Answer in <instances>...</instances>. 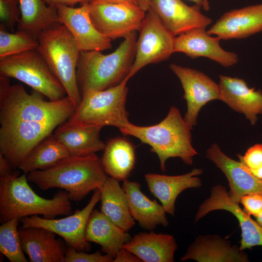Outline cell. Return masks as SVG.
Instances as JSON below:
<instances>
[{
	"instance_id": "1",
	"label": "cell",
	"mask_w": 262,
	"mask_h": 262,
	"mask_svg": "<svg viewBox=\"0 0 262 262\" xmlns=\"http://www.w3.org/2000/svg\"><path fill=\"white\" fill-rule=\"evenodd\" d=\"M39 92L28 93L19 83L0 76V152L14 168L66 121L76 107L67 96L47 100Z\"/></svg>"
},
{
	"instance_id": "2",
	"label": "cell",
	"mask_w": 262,
	"mask_h": 262,
	"mask_svg": "<svg viewBox=\"0 0 262 262\" xmlns=\"http://www.w3.org/2000/svg\"><path fill=\"white\" fill-rule=\"evenodd\" d=\"M96 154L69 156L54 166L28 173V181L43 190L59 188L68 192L71 200L78 202L91 191L99 188L107 178Z\"/></svg>"
},
{
	"instance_id": "3",
	"label": "cell",
	"mask_w": 262,
	"mask_h": 262,
	"mask_svg": "<svg viewBox=\"0 0 262 262\" xmlns=\"http://www.w3.org/2000/svg\"><path fill=\"white\" fill-rule=\"evenodd\" d=\"M19 171L0 177V222L15 217L20 218L35 215L53 219L72 213L67 192L57 193L52 198L38 196L28 184L26 174L19 176Z\"/></svg>"
},
{
	"instance_id": "4",
	"label": "cell",
	"mask_w": 262,
	"mask_h": 262,
	"mask_svg": "<svg viewBox=\"0 0 262 262\" xmlns=\"http://www.w3.org/2000/svg\"><path fill=\"white\" fill-rule=\"evenodd\" d=\"M137 31L124 38L112 53L81 51L77 68V79L82 95L103 90L120 83L129 75L136 50Z\"/></svg>"
},
{
	"instance_id": "5",
	"label": "cell",
	"mask_w": 262,
	"mask_h": 262,
	"mask_svg": "<svg viewBox=\"0 0 262 262\" xmlns=\"http://www.w3.org/2000/svg\"><path fill=\"white\" fill-rule=\"evenodd\" d=\"M119 130L123 135L132 136L150 146L151 151L158 157L163 171H166V162L170 158L178 157L185 164L192 165L194 157L198 154L191 143L192 129L174 106L157 124L139 126L130 122Z\"/></svg>"
},
{
	"instance_id": "6",
	"label": "cell",
	"mask_w": 262,
	"mask_h": 262,
	"mask_svg": "<svg viewBox=\"0 0 262 262\" xmlns=\"http://www.w3.org/2000/svg\"><path fill=\"white\" fill-rule=\"evenodd\" d=\"M36 50L64 87L76 108L82 96L77 79L81 51L68 29L61 23L43 31L38 37Z\"/></svg>"
},
{
	"instance_id": "7",
	"label": "cell",
	"mask_w": 262,
	"mask_h": 262,
	"mask_svg": "<svg viewBox=\"0 0 262 262\" xmlns=\"http://www.w3.org/2000/svg\"><path fill=\"white\" fill-rule=\"evenodd\" d=\"M127 82L124 79L115 86L83 94L80 103L67 121L101 127L111 126L119 129L125 127L130 123L126 109Z\"/></svg>"
},
{
	"instance_id": "8",
	"label": "cell",
	"mask_w": 262,
	"mask_h": 262,
	"mask_svg": "<svg viewBox=\"0 0 262 262\" xmlns=\"http://www.w3.org/2000/svg\"><path fill=\"white\" fill-rule=\"evenodd\" d=\"M0 76L16 79L55 101L66 97L61 83L36 49L0 59Z\"/></svg>"
},
{
	"instance_id": "9",
	"label": "cell",
	"mask_w": 262,
	"mask_h": 262,
	"mask_svg": "<svg viewBox=\"0 0 262 262\" xmlns=\"http://www.w3.org/2000/svg\"><path fill=\"white\" fill-rule=\"evenodd\" d=\"M138 31L135 59L125 79L128 81L146 66L166 60L174 53L176 36L150 7L146 12Z\"/></svg>"
},
{
	"instance_id": "10",
	"label": "cell",
	"mask_w": 262,
	"mask_h": 262,
	"mask_svg": "<svg viewBox=\"0 0 262 262\" xmlns=\"http://www.w3.org/2000/svg\"><path fill=\"white\" fill-rule=\"evenodd\" d=\"M89 8L96 29L112 40L138 31L146 13L137 4L127 2H89Z\"/></svg>"
},
{
	"instance_id": "11",
	"label": "cell",
	"mask_w": 262,
	"mask_h": 262,
	"mask_svg": "<svg viewBox=\"0 0 262 262\" xmlns=\"http://www.w3.org/2000/svg\"><path fill=\"white\" fill-rule=\"evenodd\" d=\"M100 191L94 190L91 198L81 210L60 219H48L37 215L19 219L23 227H39L47 229L62 237L71 246L78 251H89L91 248L85 239L87 223L92 211L100 200Z\"/></svg>"
},
{
	"instance_id": "12",
	"label": "cell",
	"mask_w": 262,
	"mask_h": 262,
	"mask_svg": "<svg viewBox=\"0 0 262 262\" xmlns=\"http://www.w3.org/2000/svg\"><path fill=\"white\" fill-rule=\"evenodd\" d=\"M215 210L228 211L238 220L241 229L239 247L241 250L262 246V227L242 209L239 203L231 198L226 188L220 184L212 188L210 197L198 207L194 222H197L210 212Z\"/></svg>"
},
{
	"instance_id": "13",
	"label": "cell",
	"mask_w": 262,
	"mask_h": 262,
	"mask_svg": "<svg viewBox=\"0 0 262 262\" xmlns=\"http://www.w3.org/2000/svg\"><path fill=\"white\" fill-rule=\"evenodd\" d=\"M169 68L180 80L187 102V112L183 117L193 129L201 108L208 102L220 100L218 84L198 70L171 64Z\"/></svg>"
},
{
	"instance_id": "14",
	"label": "cell",
	"mask_w": 262,
	"mask_h": 262,
	"mask_svg": "<svg viewBox=\"0 0 262 262\" xmlns=\"http://www.w3.org/2000/svg\"><path fill=\"white\" fill-rule=\"evenodd\" d=\"M89 3L82 4L77 8L57 6L59 20L72 34L81 51H102L110 49L112 40L100 33L91 21Z\"/></svg>"
},
{
	"instance_id": "15",
	"label": "cell",
	"mask_w": 262,
	"mask_h": 262,
	"mask_svg": "<svg viewBox=\"0 0 262 262\" xmlns=\"http://www.w3.org/2000/svg\"><path fill=\"white\" fill-rule=\"evenodd\" d=\"M220 40L209 34L205 28H195L176 36L174 53H183L193 59L206 57L226 67L234 66L238 61V55L224 49Z\"/></svg>"
},
{
	"instance_id": "16",
	"label": "cell",
	"mask_w": 262,
	"mask_h": 262,
	"mask_svg": "<svg viewBox=\"0 0 262 262\" xmlns=\"http://www.w3.org/2000/svg\"><path fill=\"white\" fill-rule=\"evenodd\" d=\"M150 7L175 36L195 28H206L212 22L200 12V6H190L181 0H150Z\"/></svg>"
},
{
	"instance_id": "17",
	"label": "cell",
	"mask_w": 262,
	"mask_h": 262,
	"mask_svg": "<svg viewBox=\"0 0 262 262\" xmlns=\"http://www.w3.org/2000/svg\"><path fill=\"white\" fill-rule=\"evenodd\" d=\"M221 40L245 38L262 31V2L224 13L207 30Z\"/></svg>"
},
{
	"instance_id": "18",
	"label": "cell",
	"mask_w": 262,
	"mask_h": 262,
	"mask_svg": "<svg viewBox=\"0 0 262 262\" xmlns=\"http://www.w3.org/2000/svg\"><path fill=\"white\" fill-rule=\"evenodd\" d=\"M206 157L226 177L229 187V193L234 201L240 203L241 197L245 195L262 193V180L256 177L240 161L224 154L217 144H213L208 149Z\"/></svg>"
},
{
	"instance_id": "19",
	"label": "cell",
	"mask_w": 262,
	"mask_h": 262,
	"mask_svg": "<svg viewBox=\"0 0 262 262\" xmlns=\"http://www.w3.org/2000/svg\"><path fill=\"white\" fill-rule=\"evenodd\" d=\"M220 100L233 110L243 114L251 125H255L262 114V92L249 88L243 79L220 75Z\"/></svg>"
},
{
	"instance_id": "20",
	"label": "cell",
	"mask_w": 262,
	"mask_h": 262,
	"mask_svg": "<svg viewBox=\"0 0 262 262\" xmlns=\"http://www.w3.org/2000/svg\"><path fill=\"white\" fill-rule=\"evenodd\" d=\"M202 173L201 169L194 168L188 173L177 176L147 173L145 179L150 193L159 200L166 213L173 216L178 196L187 189L201 186V180L197 176Z\"/></svg>"
},
{
	"instance_id": "21",
	"label": "cell",
	"mask_w": 262,
	"mask_h": 262,
	"mask_svg": "<svg viewBox=\"0 0 262 262\" xmlns=\"http://www.w3.org/2000/svg\"><path fill=\"white\" fill-rule=\"evenodd\" d=\"M22 248L31 262H64L66 248L53 232L39 227L18 229Z\"/></svg>"
},
{
	"instance_id": "22",
	"label": "cell",
	"mask_w": 262,
	"mask_h": 262,
	"mask_svg": "<svg viewBox=\"0 0 262 262\" xmlns=\"http://www.w3.org/2000/svg\"><path fill=\"white\" fill-rule=\"evenodd\" d=\"M198 262H247L248 255L218 235L197 236L188 246L181 261Z\"/></svg>"
},
{
	"instance_id": "23",
	"label": "cell",
	"mask_w": 262,
	"mask_h": 262,
	"mask_svg": "<svg viewBox=\"0 0 262 262\" xmlns=\"http://www.w3.org/2000/svg\"><path fill=\"white\" fill-rule=\"evenodd\" d=\"M102 128L66 120L55 129L53 135L70 155L86 156L103 150L105 144L100 137Z\"/></svg>"
},
{
	"instance_id": "24",
	"label": "cell",
	"mask_w": 262,
	"mask_h": 262,
	"mask_svg": "<svg viewBox=\"0 0 262 262\" xmlns=\"http://www.w3.org/2000/svg\"><path fill=\"white\" fill-rule=\"evenodd\" d=\"M123 248L143 262H173L178 245L173 235L151 231L135 234Z\"/></svg>"
},
{
	"instance_id": "25",
	"label": "cell",
	"mask_w": 262,
	"mask_h": 262,
	"mask_svg": "<svg viewBox=\"0 0 262 262\" xmlns=\"http://www.w3.org/2000/svg\"><path fill=\"white\" fill-rule=\"evenodd\" d=\"M123 182L131 213L141 228L151 230L159 225H168L166 212L162 205L147 197L141 191L139 182L128 180Z\"/></svg>"
},
{
	"instance_id": "26",
	"label": "cell",
	"mask_w": 262,
	"mask_h": 262,
	"mask_svg": "<svg viewBox=\"0 0 262 262\" xmlns=\"http://www.w3.org/2000/svg\"><path fill=\"white\" fill-rule=\"evenodd\" d=\"M85 236L87 242L98 244L103 253L114 258L131 238L127 231L96 209H94L90 215Z\"/></svg>"
},
{
	"instance_id": "27",
	"label": "cell",
	"mask_w": 262,
	"mask_h": 262,
	"mask_svg": "<svg viewBox=\"0 0 262 262\" xmlns=\"http://www.w3.org/2000/svg\"><path fill=\"white\" fill-rule=\"evenodd\" d=\"M135 160L134 146L128 139L121 137L111 139L105 144L100 159L106 174L123 181L130 176L134 168Z\"/></svg>"
},
{
	"instance_id": "28",
	"label": "cell",
	"mask_w": 262,
	"mask_h": 262,
	"mask_svg": "<svg viewBox=\"0 0 262 262\" xmlns=\"http://www.w3.org/2000/svg\"><path fill=\"white\" fill-rule=\"evenodd\" d=\"M100 191V212L126 231L135 225L125 190L119 181L110 177L99 188Z\"/></svg>"
},
{
	"instance_id": "29",
	"label": "cell",
	"mask_w": 262,
	"mask_h": 262,
	"mask_svg": "<svg viewBox=\"0 0 262 262\" xmlns=\"http://www.w3.org/2000/svg\"><path fill=\"white\" fill-rule=\"evenodd\" d=\"M20 18L18 30L27 32L38 39L43 31L61 23L56 7L44 0H19Z\"/></svg>"
},
{
	"instance_id": "30",
	"label": "cell",
	"mask_w": 262,
	"mask_h": 262,
	"mask_svg": "<svg viewBox=\"0 0 262 262\" xmlns=\"http://www.w3.org/2000/svg\"><path fill=\"white\" fill-rule=\"evenodd\" d=\"M70 154L63 145L51 134L40 142L18 168L24 173L49 169Z\"/></svg>"
},
{
	"instance_id": "31",
	"label": "cell",
	"mask_w": 262,
	"mask_h": 262,
	"mask_svg": "<svg viewBox=\"0 0 262 262\" xmlns=\"http://www.w3.org/2000/svg\"><path fill=\"white\" fill-rule=\"evenodd\" d=\"M19 219L15 217L0 226V252L10 262H27L22 248L17 228Z\"/></svg>"
},
{
	"instance_id": "32",
	"label": "cell",
	"mask_w": 262,
	"mask_h": 262,
	"mask_svg": "<svg viewBox=\"0 0 262 262\" xmlns=\"http://www.w3.org/2000/svg\"><path fill=\"white\" fill-rule=\"evenodd\" d=\"M38 39L22 30L9 33L0 26V59L25 51L36 49Z\"/></svg>"
},
{
	"instance_id": "33",
	"label": "cell",
	"mask_w": 262,
	"mask_h": 262,
	"mask_svg": "<svg viewBox=\"0 0 262 262\" xmlns=\"http://www.w3.org/2000/svg\"><path fill=\"white\" fill-rule=\"evenodd\" d=\"M20 18L19 0H0V26L12 31Z\"/></svg>"
},
{
	"instance_id": "34",
	"label": "cell",
	"mask_w": 262,
	"mask_h": 262,
	"mask_svg": "<svg viewBox=\"0 0 262 262\" xmlns=\"http://www.w3.org/2000/svg\"><path fill=\"white\" fill-rule=\"evenodd\" d=\"M114 259L100 251L89 254L86 251H78L69 246L66 248L64 262H113Z\"/></svg>"
},
{
	"instance_id": "35",
	"label": "cell",
	"mask_w": 262,
	"mask_h": 262,
	"mask_svg": "<svg viewBox=\"0 0 262 262\" xmlns=\"http://www.w3.org/2000/svg\"><path fill=\"white\" fill-rule=\"evenodd\" d=\"M237 156L248 170H255L262 165V144H256L249 147L244 156L238 154Z\"/></svg>"
},
{
	"instance_id": "36",
	"label": "cell",
	"mask_w": 262,
	"mask_h": 262,
	"mask_svg": "<svg viewBox=\"0 0 262 262\" xmlns=\"http://www.w3.org/2000/svg\"><path fill=\"white\" fill-rule=\"evenodd\" d=\"M240 203L246 213L256 217L262 211V193L254 192L245 195L241 197Z\"/></svg>"
},
{
	"instance_id": "37",
	"label": "cell",
	"mask_w": 262,
	"mask_h": 262,
	"mask_svg": "<svg viewBox=\"0 0 262 262\" xmlns=\"http://www.w3.org/2000/svg\"><path fill=\"white\" fill-rule=\"evenodd\" d=\"M113 262H142V261L131 252L123 247L117 253Z\"/></svg>"
},
{
	"instance_id": "38",
	"label": "cell",
	"mask_w": 262,
	"mask_h": 262,
	"mask_svg": "<svg viewBox=\"0 0 262 262\" xmlns=\"http://www.w3.org/2000/svg\"><path fill=\"white\" fill-rule=\"evenodd\" d=\"M93 0H44L45 2L49 6L56 7L59 5H65L73 7L77 3L83 4L87 2H91Z\"/></svg>"
},
{
	"instance_id": "39",
	"label": "cell",
	"mask_w": 262,
	"mask_h": 262,
	"mask_svg": "<svg viewBox=\"0 0 262 262\" xmlns=\"http://www.w3.org/2000/svg\"><path fill=\"white\" fill-rule=\"evenodd\" d=\"M14 168L2 152H0V177H3L11 174Z\"/></svg>"
},
{
	"instance_id": "40",
	"label": "cell",
	"mask_w": 262,
	"mask_h": 262,
	"mask_svg": "<svg viewBox=\"0 0 262 262\" xmlns=\"http://www.w3.org/2000/svg\"><path fill=\"white\" fill-rule=\"evenodd\" d=\"M137 5L145 12H147L150 8V0H135Z\"/></svg>"
},
{
	"instance_id": "41",
	"label": "cell",
	"mask_w": 262,
	"mask_h": 262,
	"mask_svg": "<svg viewBox=\"0 0 262 262\" xmlns=\"http://www.w3.org/2000/svg\"><path fill=\"white\" fill-rule=\"evenodd\" d=\"M131 2L137 4L135 0H93L91 2L94 3H118V2Z\"/></svg>"
},
{
	"instance_id": "42",
	"label": "cell",
	"mask_w": 262,
	"mask_h": 262,
	"mask_svg": "<svg viewBox=\"0 0 262 262\" xmlns=\"http://www.w3.org/2000/svg\"><path fill=\"white\" fill-rule=\"evenodd\" d=\"M194 2L196 5L202 7L204 10L208 11L210 9L209 1L206 0H189Z\"/></svg>"
},
{
	"instance_id": "43",
	"label": "cell",
	"mask_w": 262,
	"mask_h": 262,
	"mask_svg": "<svg viewBox=\"0 0 262 262\" xmlns=\"http://www.w3.org/2000/svg\"><path fill=\"white\" fill-rule=\"evenodd\" d=\"M256 177L262 180V165L254 170H249Z\"/></svg>"
},
{
	"instance_id": "44",
	"label": "cell",
	"mask_w": 262,
	"mask_h": 262,
	"mask_svg": "<svg viewBox=\"0 0 262 262\" xmlns=\"http://www.w3.org/2000/svg\"><path fill=\"white\" fill-rule=\"evenodd\" d=\"M256 218V221L262 227V211L261 213L257 216L255 217Z\"/></svg>"
},
{
	"instance_id": "45",
	"label": "cell",
	"mask_w": 262,
	"mask_h": 262,
	"mask_svg": "<svg viewBox=\"0 0 262 262\" xmlns=\"http://www.w3.org/2000/svg\"><path fill=\"white\" fill-rule=\"evenodd\" d=\"M207 1H208V0H206Z\"/></svg>"
}]
</instances>
